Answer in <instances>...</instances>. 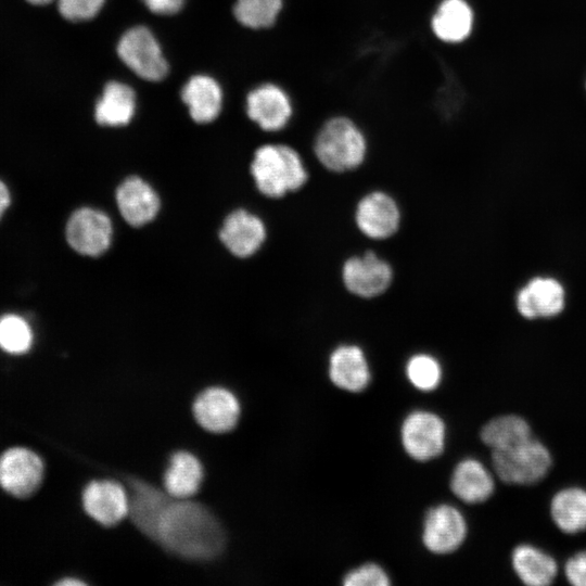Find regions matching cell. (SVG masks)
Listing matches in <instances>:
<instances>
[{"instance_id":"cell-24","label":"cell","mask_w":586,"mask_h":586,"mask_svg":"<svg viewBox=\"0 0 586 586\" xmlns=\"http://www.w3.org/2000/svg\"><path fill=\"white\" fill-rule=\"evenodd\" d=\"M473 21V11L466 0H443L432 16L431 27L442 41L458 43L470 36Z\"/></svg>"},{"instance_id":"cell-37","label":"cell","mask_w":586,"mask_h":586,"mask_svg":"<svg viewBox=\"0 0 586 586\" xmlns=\"http://www.w3.org/2000/svg\"><path fill=\"white\" fill-rule=\"evenodd\" d=\"M26 1L35 5H44L52 2L53 0H26Z\"/></svg>"},{"instance_id":"cell-26","label":"cell","mask_w":586,"mask_h":586,"mask_svg":"<svg viewBox=\"0 0 586 586\" xmlns=\"http://www.w3.org/2000/svg\"><path fill=\"white\" fill-rule=\"evenodd\" d=\"M555 525L565 534L586 531V489L570 486L558 491L550 501Z\"/></svg>"},{"instance_id":"cell-30","label":"cell","mask_w":586,"mask_h":586,"mask_svg":"<svg viewBox=\"0 0 586 586\" xmlns=\"http://www.w3.org/2000/svg\"><path fill=\"white\" fill-rule=\"evenodd\" d=\"M406 374L418 390L429 392L436 388L442 379L440 362L429 354H416L406 365Z\"/></svg>"},{"instance_id":"cell-36","label":"cell","mask_w":586,"mask_h":586,"mask_svg":"<svg viewBox=\"0 0 586 586\" xmlns=\"http://www.w3.org/2000/svg\"><path fill=\"white\" fill-rule=\"evenodd\" d=\"M56 585H61V586H68V585H85V583L80 579H76V578H64L60 582L56 583Z\"/></svg>"},{"instance_id":"cell-31","label":"cell","mask_w":586,"mask_h":586,"mask_svg":"<svg viewBox=\"0 0 586 586\" xmlns=\"http://www.w3.org/2000/svg\"><path fill=\"white\" fill-rule=\"evenodd\" d=\"M345 586H388L390 578L385 571L375 563H366L344 577Z\"/></svg>"},{"instance_id":"cell-9","label":"cell","mask_w":586,"mask_h":586,"mask_svg":"<svg viewBox=\"0 0 586 586\" xmlns=\"http://www.w3.org/2000/svg\"><path fill=\"white\" fill-rule=\"evenodd\" d=\"M354 219L357 229L368 239L385 240L399 229L402 215L392 195L375 190L358 201Z\"/></svg>"},{"instance_id":"cell-8","label":"cell","mask_w":586,"mask_h":586,"mask_svg":"<svg viewBox=\"0 0 586 586\" xmlns=\"http://www.w3.org/2000/svg\"><path fill=\"white\" fill-rule=\"evenodd\" d=\"M400 433L406 453L417 461L434 459L444 450L445 423L433 412L418 410L409 413Z\"/></svg>"},{"instance_id":"cell-32","label":"cell","mask_w":586,"mask_h":586,"mask_svg":"<svg viewBox=\"0 0 586 586\" xmlns=\"http://www.w3.org/2000/svg\"><path fill=\"white\" fill-rule=\"evenodd\" d=\"M105 0H58L60 14L72 22L87 21L94 17Z\"/></svg>"},{"instance_id":"cell-7","label":"cell","mask_w":586,"mask_h":586,"mask_svg":"<svg viewBox=\"0 0 586 586\" xmlns=\"http://www.w3.org/2000/svg\"><path fill=\"white\" fill-rule=\"evenodd\" d=\"M392 266L372 251L347 258L342 267L345 289L360 298L385 293L393 282Z\"/></svg>"},{"instance_id":"cell-28","label":"cell","mask_w":586,"mask_h":586,"mask_svg":"<svg viewBox=\"0 0 586 586\" xmlns=\"http://www.w3.org/2000/svg\"><path fill=\"white\" fill-rule=\"evenodd\" d=\"M282 8V0H237L233 14L245 27L259 29L271 26Z\"/></svg>"},{"instance_id":"cell-11","label":"cell","mask_w":586,"mask_h":586,"mask_svg":"<svg viewBox=\"0 0 586 586\" xmlns=\"http://www.w3.org/2000/svg\"><path fill=\"white\" fill-rule=\"evenodd\" d=\"M42 476L43 462L33 450L13 447L0 456V486L15 497L30 496Z\"/></svg>"},{"instance_id":"cell-12","label":"cell","mask_w":586,"mask_h":586,"mask_svg":"<svg viewBox=\"0 0 586 586\" xmlns=\"http://www.w3.org/2000/svg\"><path fill=\"white\" fill-rule=\"evenodd\" d=\"M467 536L462 513L450 505L431 508L424 518L422 540L428 550L443 555L457 550Z\"/></svg>"},{"instance_id":"cell-10","label":"cell","mask_w":586,"mask_h":586,"mask_svg":"<svg viewBox=\"0 0 586 586\" xmlns=\"http://www.w3.org/2000/svg\"><path fill=\"white\" fill-rule=\"evenodd\" d=\"M112 222L103 213L90 207L75 211L66 225V239L77 253L99 256L104 253L112 240Z\"/></svg>"},{"instance_id":"cell-35","label":"cell","mask_w":586,"mask_h":586,"mask_svg":"<svg viewBox=\"0 0 586 586\" xmlns=\"http://www.w3.org/2000/svg\"><path fill=\"white\" fill-rule=\"evenodd\" d=\"M10 192L7 186L0 180V218L10 205Z\"/></svg>"},{"instance_id":"cell-3","label":"cell","mask_w":586,"mask_h":586,"mask_svg":"<svg viewBox=\"0 0 586 586\" xmlns=\"http://www.w3.org/2000/svg\"><path fill=\"white\" fill-rule=\"evenodd\" d=\"M314 153L326 169L345 173L362 164L367 153V141L351 119L342 116L333 117L318 131Z\"/></svg>"},{"instance_id":"cell-20","label":"cell","mask_w":586,"mask_h":586,"mask_svg":"<svg viewBox=\"0 0 586 586\" xmlns=\"http://www.w3.org/2000/svg\"><path fill=\"white\" fill-rule=\"evenodd\" d=\"M450 488L463 502L481 504L493 495L495 481L491 471L481 461L467 458L455 467Z\"/></svg>"},{"instance_id":"cell-1","label":"cell","mask_w":586,"mask_h":586,"mask_svg":"<svg viewBox=\"0 0 586 586\" xmlns=\"http://www.w3.org/2000/svg\"><path fill=\"white\" fill-rule=\"evenodd\" d=\"M154 542L188 560H211L224 550L226 534L204 505L171 497L161 513Z\"/></svg>"},{"instance_id":"cell-2","label":"cell","mask_w":586,"mask_h":586,"mask_svg":"<svg viewBox=\"0 0 586 586\" xmlns=\"http://www.w3.org/2000/svg\"><path fill=\"white\" fill-rule=\"evenodd\" d=\"M251 174L258 191L282 198L304 187L308 173L298 152L285 144H265L255 151Z\"/></svg>"},{"instance_id":"cell-29","label":"cell","mask_w":586,"mask_h":586,"mask_svg":"<svg viewBox=\"0 0 586 586\" xmlns=\"http://www.w3.org/2000/svg\"><path fill=\"white\" fill-rule=\"evenodd\" d=\"M33 344V331L21 316L8 314L0 317V348L18 355L28 352Z\"/></svg>"},{"instance_id":"cell-5","label":"cell","mask_w":586,"mask_h":586,"mask_svg":"<svg viewBox=\"0 0 586 586\" xmlns=\"http://www.w3.org/2000/svg\"><path fill=\"white\" fill-rule=\"evenodd\" d=\"M568 292L563 282L550 275L530 278L517 291L514 306L525 320H548L559 317L566 308Z\"/></svg>"},{"instance_id":"cell-23","label":"cell","mask_w":586,"mask_h":586,"mask_svg":"<svg viewBox=\"0 0 586 586\" xmlns=\"http://www.w3.org/2000/svg\"><path fill=\"white\" fill-rule=\"evenodd\" d=\"M204 469L196 456L179 450L171 455L164 472L165 491L174 498H190L198 493Z\"/></svg>"},{"instance_id":"cell-15","label":"cell","mask_w":586,"mask_h":586,"mask_svg":"<svg viewBox=\"0 0 586 586\" xmlns=\"http://www.w3.org/2000/svg\"><path fill=\"white\" fill-rule=\"evenodd\" d=\"M129 512L135 526L154 540L161 513L171 496L155 485L140 479L129 480Z\"/></svg>"},{"instance_id":"cell-17","label":"cell","mask_w":586,"mask_h":586,"mask_svg":"<svg viewBox=\"0 0 586 586\" xmlns=\"http://www.w3.org/2000/svg\"><path fill=\"white\" fill-rule=\"evenodd\" d=\"M219 238L233 255L247 257L264 243L266 228L256 215L244 209H237L225 219Z\"/></svg>"},{"instance_id":"cell-21","label":"cell","mask_w":586,"mask_h":586,"mask_svg":"<svg viewBox=\"0 0 586 586\" xmlns=\"http://www.w3.org/2000/svg\"><path fill=\"white\" fill-rule=\"evenodd\" d=\"M181 99L192 119L200 124H206L219 115L222 105V91L213 77L194 75L184 84Z\"/></svg>"},{"instance_id":"cell-13","label":"cell","mask_w":586,"mask_h":586,"mask_svg":"<svg viewBox=\"0 0 586 586\" xmlns=\"http://www.w3.org/2000/svg\"><path fill=\"white\" fill-rule=\"evenodd\" d=\"M82 506L94 521L104 526H113L128 517V491L114 480H94L84 489Z\"/></svg>"},{"instance_id":"cell-19","label":"cell","mask_w":586,"mask_h":586,"mask_svg":"<svg viewBox=\"0 0 586 586\" xmlns=\"http://www.w3.org/2000/svg\"><path fill=\"white\" fill-rule=\"evenodd\" d=\"M329 377L342 390H365L370 382V369L364 351L353 344L337 346L329 358Z\"/></svg>"},{"instance_id":"cell-18","label":"cell","mask_w":586,"mask_h":586,"mask_svg":"<svg viewBox=\"0 0 586 586\" xmlns=\"http://www.w3.org/2000/svg\"><path fill=\"white\" fill-rule=\"evenodd\" d=\"M118 209L133 227L151 221L160 209V199L153 188L139 177H129L116 190Z\"/></svg>"},{"instance_id":"cell-4","label":"cell","mask_w":586,"mask_h":586,"mask_svg":"<svg viewBox=\"0 0 586 586\" xmlns=\"http://www.w3.org/2000/svg\"><path fill=\"white\" fill-rule=\"evenodd\" d=\"M496 475L512 485H533L549 472L552 458L549 449L534 436L512 447L492 450Z\"/></svg>"},{"instance_id":"cell-14","label":"cell","mask_w":586,"mask_h":586,"mask_svg":"<svg viewBox=\"0 0 586 586\" xmlns=\"http://www.w3.org/2000/svg\"><path fill=\"white\" fill-rule=\"evenodd\" d=\"M240 403L229 390L212 386L204 390L193 403V415L196 422L212 433L231 431L240 417Z\"/></svg>"},{"instance_id":"cell-25","label":"cell","mask_w":586,"mask_h":586,"mask_svg":"<svg viewBox=\"0 0 586 586\" xmlns=\"http://www.w3.org/2000/svg\"><path fill=\"white\" fill-rule=\"evenodd\" d=\"M135 111V91L126 84L110 81L95 104L94 117L103 126H125L133 117Z\"/></svg>"},{"instance_id":"cell-22","label":"cell","mask_w":586,"mask_h":586,"mask_svg":"<svg viewBox=\"0 0 586 586\" xmlns=\"http://www.w3.org/2000/svg\"><path fill=\"white\" fill-rule=\"evenodd\" d=\"M511 565L517 577L528 586L551 584L559 569L551 555L531 544L518 545L512 550Z\"/></svg>"},{"instance_id":"cell-6","label":"cell","mask_w":586,"mask_h":586,"mask_svg":"<svg viewBox=\"0 0 586 586\" xmlns=\"http://www.w3.org/2000/svg\"><path fill=\"white\" fill-rule=\"evenodd\" d=\"M117 54L142 79L160 81L168 73L158 41L144 26H136L124 33L117 43Z\"/></svg>"},{"instance_id":"cell-16","label":"cell","mask_w":586,"mask_h":586,"mask_svg":"<svg viewBox=\"0 0 586 586\" xmlns=\"http://www.w3.org/2000/svg\"><path fill=\"white\" fill-rule=\"evenodd\" d=\"M246 112L263 130L277 131L290 120L292 105L288 94L280 87L265 84L249 93Z\"/></svg>"},{"instance_id":"cell-34","label":"cell","mask_w":586,"mask_h":586,"mask_svg":"<svg viewBox=\"0 0 586 586\" xmlns=\"http://www.w3.org/2000/svg\"><path fill=\"white\" fill-rule=\"evenodd\" d=\"M143 4L152 12L158 15H171L178 13L184 0H141Z\"/></svg>"},{"instance_id":"cell-33","label":"cell","mask_w":586,"mask_h":586,"mask_svg":"<svg viewBox=\"0 0 586 586\" xmlns=\"http://www.w3.org/2000/svg\"><path fill=\"white\" fill-rule=\"evenodd\" d=\"M564 575L574 586H586V550L578 551L564 563Z\"/></svg>"},{"instance_id":"cell-27","label":"cell","mask_w":586,"mask_h":586,"mask_svg":"<svg viewBox=\"0 0 586 586\" xmlns=\"http://www.w3.org/2000/svg\"><path fill=\"white\" fill-rule=\"evenodd\" d=\"M533 436L528 422L518 415H502L489 420L481 430V440L492 450L518 445Z\"/></svg>"}]
</instances>
